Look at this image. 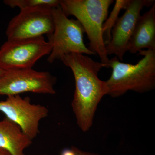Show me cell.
Returning <instances> with one entry per match:
<instances>
[{"mask_svg":"<svg viewBox=\"0 0 155 155\" xmlns=\"http://www.w3.org/2000/svg\"><path fill=\"white\" fill-rule=\"evenodd\" d=\"M61 61L71 69L74 75L75 90L72 110L78 127L86 132L92 125L99 104L107 95L106 81L98 76L101 69L106 66L88 56L77 53L66 55Z\"/></svg>","mask_w":155,"mask_h":155,"instance_id":"1","label":"cell"},{"mask_svg":"<svg viewBox=\"0 0 155 155\" xmlns=\"http://www.w3.org/2000/svg\"><path fill=\"white\" fill-rule=\"evenodd\" d=\"M138 54L143 58L135 64L121 62L116 56L110 60L112 72L106 81L107 95L117 97L129 91L143 93L154 89L155 51L143 50Z\"/></svg>","mask_w":155,"mask_h":155,"instance_id":"2","label":"cell"},{"mask_svg":"<svg viewBox=\"0 0 155 155\" xmlns=\"http://www.w3.org/2000/svg\"><path fill=\"white\" fill-rule=\"evenodd\" d=\"M114 0H61L60 6L67 17L74 16L84 29L89 40L88 49L97 54L101 63L109 68L103 35V25Z\"/></svg>","mask_w":155,"mask_h":155,"instance_id":"3","label":"cell"},{"mask_svg":"<svg viewBox=\"0 0 155 155\" xmlns=\"http://www.w3.org/2000/svg\"><path fill=\"white\" fill-rule=\"evenodd\" d=\"M54 29L48 35V42L52 51L47 61L50 64L62 60L64 56L72 53L94 55L84 44V29L77 19H69L62 11L61 6L52 9Z\"/></svg>","mask_w":155,"mask_h":155,"instance_id":"4","label":"cell"},{"mask_svg":"<svg viewBox=\"0 0 155 155\" xmlns=\"http://www.w3.org/2000/svg\"><path fill=\"white\" fill-rule=\"evenodd\" d=\"M51 45L43 36L7 40L0 48V69L3 71L32 68L40 58L49 55Z\"/></svg>","mask_w":155,"mask_h":155,"instance_id":"5","label":"cell"},{"mask_svg":"<svg viewBox=\"0 0 155 155\" xmlns=\"http://www.w3.org/2000/svg\"><path fill=\"white\" fill-rule=\"evenodd\" d=\"M56 78L50 72L32 68L5 71L0 76V95H17L23 93H56Z\"/></svg>","mask_w":155,"mask_h":155,"instance_id":"6","label":"cell"},{"mask_svg":"<svg viewBox=\"0 0 155 155\" xmlns=\"http://www.w3.org/2000/svg\"><path fill=\"white\" fill-rule=\"evenodd\" d=\"M0 112L17 124L32 140L39 133L41 121L49 113L46 107L32 104L29 97H22L19 95L9 96L0 101Z\"/></svg>","mask_w":155,"mask_h":155,"instance_id":"7","label":"cell"},{"mask_svg":"<svg viewBox=\"0 0 155 155\" xmlns=\"http://www.w3.org/2000/svg\"><path fill=\"white\" fill-rule=\"evenodd\" d=\"M52 9L20 11L8 25L6 31L8 40L33 38L51 34L54 29Z\"/></svg>","mask_w":155,"mask_h":155,"instance_id":"8","label":"cell"},{"mask_svg":"<svg viewBox=\"0 0 155 155\" xmlns=\"http://www.w3.org/2000/svg\"><path fill=\"white\" fill-rule=\"evenodd\" d=\"M154 4V0H130L111 31L110 40L106 45L108 55L115 54L119 61H123L142 10Z\"/></svg>","mask_w":155,"mask_h":155,"instance_id":"9","label":"cell"},{"mask_svg":"<svg viewBox=\"0 0 155 155\" xmlns=\"http://www.w3.org/2000/svg\"><path fill=\"white\" fill-rule=\"evenodd\" d=\"M143 49L155 51V4L139 18L127 51L136 54Z\"/></svg>","mask_w":155,"mask_h":155,"instance_id":"10","label":"cell"},{"mask_svg":"<svg viewBox=\"0 0 155 155\" xmlns=\"http://www.w3.org/2000/svg\"><path fill=\"white\" fill-rule=\"evenodd\" d=\"M32 143V140L16 123L6 117L0 121V148L12 155H25L24 150Z\"/></svg>","mask_w":155,"mask_h":155,"instance_id":"11","label":"cell"},{"mask_svg":"<svg viewBox=\"0 0 155 155\" xmlns=\"http://www.w3.org/2000/svg\"><path fill=\"white\" fill-rule=\"evenodd\" d=\"M61 0H5L4 3L12 8H18L20 11L57 8Z\"/></svg>","mask_w":155,"mask_h":155,"instance_id":"12","label":"cell"},{"mask_svg":"<svg viewBox=\"0 0 155 155\" xmlns=\"http://www.w3.org/2000/svg\"><path fill=\"white\" fill-rule=\"evenodd\" d=\"M130 0H116L115 5L109 18L106 19L103 25V35L105 45L107 44L111 39V33L114 25L119 18L120 11L127 8Z\"/></svg>","mask_w":155,"mask_h":155,"instance_id":"13","label":"cell"},{"mask_svg":"<svg viewBox=\"0 0 155 155\" xmlns=\"http://www.w3.org/2000/svg\"><path fill=\"white\" fill-rule=\"evenodd\" d=\"M72 148L74 150V151H75V155H99L97 154L94 153L84 151L79 149L78 148L76 147H72Z\"/></svg>","mask_w":155,"mask_h":155,"instance_id":"14","label":"cell"},{"mask_svg":"<svg viewBox=\"0 0 155 155\" xmlns=\"http://www.w3.org/2000/svg\"><path fill=\"white\" fill-rule=\"evenodd\" d=\"M61 155H76L75 151L72 148L71 149H66L64 150L61 153Z\"/></svg>","mask_w":155,"mask_h":155,"instance_id":"15","label":"cell"},{"mask_svg":"<svg viewBox=\"0 0 155 155\" xmlns=\"http://www.w3.org/2000/svg\"><path fill=\"white\" fill-rule=\"evenodd\" d=\"M0 155H12L8 151L0 148Z\"/></svg>","mask_w":155,"mask_h":155,"instance_id":"16","label":"cell"},{"mask_svg":"<svg viewBox=\"0 0 155 155\" xmlns=\"http://www.w3.org/2000/svg\"><path fill=\"white\" fill-rule=\"evenodd\" d=\"M4 72H5V71H3V70H2V69H0V76L2 75V74L3 73H4Z\"/></svg>","mask_w":155,"mask_h":155,"instance_id":"17","label":"cell"}]
</instances>
